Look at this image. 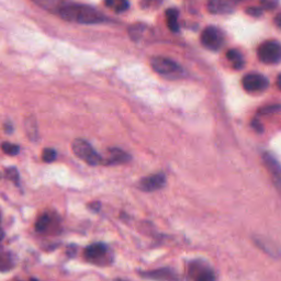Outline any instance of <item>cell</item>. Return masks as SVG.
<instances>
[{"label": "cell", "instance_id": "obj_16", "mask_svg": "<svg viewBox=\"0 0 281 281\" xmlns=\"http://www.w3.org/2000/svg\"><path fill=\"white\" fill-rule=\"evenodd\" d=\"M179 12L175 8H170L166 10V22L170 30L172 32L179 31Z\"/></svg>", "mask_w": 281, "mask_h": 281}, {"label": "cell", "instance_id": "obj_7", "mask_svg": "<svg viewBox=\"0 0 281 281\" xmlns=\"http://www.w3.org/2000/svg\"><path fill=\"white\" fill-rule=\"evenodd\" d=\"M242 85H243L246 92H248L250 94L262 92L268 89L269 80L266 76H264L262 74L252 72V74H247L243 77Z\"/></svg>", "mask_w": 281, "mask_h": 281}, {"label": "cell", "instance_id": "obj_10", "mask_svg": "<svg viewBox=\"0 0 281 281\" xmlns=\"http://www.w3.org/2000/svg\"><path fill=\"white\" fill-rule=\"evenodd\" d=\"M166 178L164 174H155L148 177L143 178L138 184V188L145 192H153L165 186Z\"/></svg>", "mask_w": 281, "mask_h": 281}, {"label": "cell", "instance_id": "obj_8", "mask_svg": "<svg viewBox=\"0 0 281 281\" xmlns=\"http://www.w3.org/2000/svg\"><path fill=\"white\" fill-rule=\"evenodd\" d=\"M150 64L156 72L164 76H172L182 72V67L175 60L162 58V56H156V58L152 60Z\"/></svg>", "mask_w": 281, "mask_h": 281}, {"label": "cell", "instance_id": "obj_1", "mask_svg": "<svg viewBox=\"0 0 281 281\" xmlns=\"http://www.w3.org/2000/svg\"><path fill=\"white\" fill-rule=\"evenodd\" d=\"M58 14L62 19L82 24H97L106 20L100 11L86 4H64Z\"/></svg>", "mask_w": 281, "mask_h": 281}, {"label": "cell", "instance_id": "obj_2", "mask_svg": "<svg viewBox=\"0 0 281 281\" xmlns=\"http://www.w3.org/2000/svg\"><path fill=\"white\" fill-rule=\"evenodd\" d=\"M72 148L78 158L87 162L88 165L98 166L104 164V158L101 157V155H99L90 145V143H88L85 140H75L72 144Z\"/></svg>", "mask_w": 281, "mask_h": 281}, {"label": "cell", "instance_id": "obj_22", "mask_svg": "<svg viewBox=\"0 0 281 281\" xmlns=\"http://www.w3.org/2000/svg\"><path fill=\"white\" fill-rule=\"evenodd\" d=\"M58 157V153L54 148H46L42 153V158L46 162H52Z\"/></svg>", "mask_w": 281, "mask_h": 281}, {"label": "cell", "instance_id": "obj_20", "mask_svg": "<svg viewBox=\"0 0 281 281\" xmlns=\"http://www.w3.org/2000/svg\"><path fill=\"white\" fill-rule=\"evenodd\" d=\"M34 2L41 6V7L46 8L48 10H54L56 12H58L60 8L64 4V2H60L58 0H34Z\"/></svg>", "mask_w": 281, "mask_h": 281}, {"label": "cell", "instance_id": "obj_6", "mask_svg": "<svg viewBox=\"0 0 281 281\" xmlns=\"http://www.w3.org/2000/svg\"><path fill=\"white\" fill-rule=\"evenodd\" d=\"M262 162L269 175H270L274 187L276 188L277 192L281 196V164L276 160V157L272 153H268V152H265L262 154Z\"/></svg>", "mask_w": 281, "mask_h": 281}, {"label": "cell", "instance_id": "obj_17", "mask_svg": "<svg viewBox=\"0 0 281 281\" xmlns=\"http://www.w3.org/2000/svg\"><path fill=\"white\" fill-rule=\"evenodd\" d=\"M26 133L32 142H36L38 138V130L36 120L33 116H29L26 120Z\"/></svg>", "mask_w": 281, "mask_h": 281}, {"label": "cell", "instance_id": "obj_23", "mask_svg": "<svg viewBox=\"0 0 281 281\" xmlns=\"http://www.w3.org/2000/svg\"><path fill=\"white\" fill-rule=\"evenodd\" d=\"M278 112H281V104L267 106L265 108L260 110V114H278Z\"/></svg>", "mask_w": 281, "mask_h": 281}, {"label": "cell", "instance_id": "obj_30", "mask_svg": "<svg viewBox=\"0 0 281 281\" xmlns=\"http://www.w3.org/2000/svg\"><path fill=\"white\" fill-rule=\"evenodd\" d=\"M277 85L279 87V89L281 90V74L278 76V80H277Z\"/></svg>", "mask_w": 281, "mask_h": 281}, {"label": "cell", "instance_id": "obj_26", "mask_svg": "<svg viewBox=\"0 0 281 281\" xmlns=\"http://www.w3.org/2000/svg\"><path fill=\"white\" fill-rule=\"evenodd\" d=\"M262 6L266 9H274L277 6V0H262Z\"/></svg>", "mask_w": 281, "mask_h": 281}, {"label": "cell", "instance_id": "obj_13", "mask_svg": "<svg viewBox=\"0 0 281 281\" xmlns=\"http://www.w3.org/2000/svg\"><path fill=\"white\" fill-rule=\"evenodd\" d=\"M54 224V218L50 213H44L38 218L36 223V231L38 233H46Z\"/></svg>", "mask_w": 281, "mask_h": 281}, {"label": "cell", "instance_id": "obj_25", "mask_svg": "<svg viewBox=\"0 0 281 281\" xmlns=\"http://www.w3.org/2000/svg\"><path fill=\"white\" fill-rule=\"evenodd\" d=\"M162 0H142L140 4L144 9H156L158 8Z\"/></svg>", "mask_w": 281, "mask_h": 281}, {"label": "cell", "instance_id": "obj_31", "mask_svg": "<svg viewBox=\"0 0 281 281\" xmlns=\"http://www.w3.org/2000/svg\"><path fill=\"white\" fill-rule=\"evenodd\" d=\"M4 238V230L2 228H0V242H2Z\"/></svg>", "mask_w": 281, "mask_h": 281}, {"label": "cell", "instance_id": "obj_11", "mask_svg": "<svg viewBox=\"0 0 281 281\" xmlns=\"http://www.w3.org/2000/svg\"><path fill=\"white\" fill-rule=\"evenodd\" d=\"M236 7L235 0H209L208 10L214 14H228Z\"/></svg>", "mask_w": 281, "mask_h": 281}, {"label": "cell", "instance_id": "obj_9", "mask_svg": "<svg viewBox=\"0 0 281 281\" xmlns=\"http://www.w3.org/2000/svg\"><path fill=\"white\" fill-rule=\"evenodd\" d=\"M188 274L191 279L198 281H210L216 279V274L206 262H191L188 265Z\"/></svg>", "mask_w": 281, "mask_h": 281}, {"label": "cell", "instance_id": "obj_28", "mask_svg": "<svg viewBox=\"0 0 281 281\" xmlns=\"http://www.w3.org/2000/svg\"><path fill=\"white\" fill-rule=\"evenodd\" d=\"M247 12H248L250 14H252V16H260V9H255V8H250V9H248L247 10Z\"/></svg>", "mask_w": 281, "mask_h": 281}, {"label": "cell", "instance_id": "obj_19", "mask_svg": "<svg viewBox=\"0 0 281 281\" xmlns=\"http://www.w3.org/2000/svg\"><path fill=\"white\" fill-rule=\"evenodd\" d=\"M14 260L8 252L0 250V270L7 272L14 267Z\"/></svg>", "mask_w": 281, "mask_h": 281}, {"label": "cell", "instance_id": "obj_18", "mask_svg": "<svg viewBox=\"0 0 281 281\" xmlns=\"http://www.w3.org/2000/svg\"><path fill=\"white\" fill-rule=\"evenodd\" d=\"M104 4L106 7L114 10V12H124L128 9V0H106Z\"/></svg>", "mask_w": 281, "mask_h": 281}, {"label": "cell", "instance_id": "obj_3", "mask_svg": "<svg viewBox=\"0 0 281 281\" xmlns=\"http://www.w3.org/2000/svg\"><path fill=\"white\" fill-rule=\"evenodd\" d=\"M258 58L262 63L274 65L281 62V44L277 41H266L258 48Z\"/></svg>", "mask_w": 281, "mask_h": 281}, {"label": "cell", "instance_id": "obj_15", "mask_svg": "<svg viewBox=\"0 0 281 281\" xmlns=\"http://www.w3.org/2000/svg\"><path fill=\"white\" fill-rule=\"evenodd\" d=\"M142 276L148 279H157V280H172L176 279V276L170 269H158V270L148 272L143 274Z\"/></svg>", "mask_w": 281, "mask_h": 281}, {"label": "cell", "instance_id": "obj_27", "mask_svg": "<svg viewBox=\"0 0 281 281\" xmlns=\"http://www.w3.org/2000/svg\"><path fill=\"white\" fill-rule=\"evenodd\" d=\"M252 126L255 128V130L257 131V132H262L264 131V128H262V123L258 121L257 119H254L252 121Z\"/></svg>", "mask_w": 281, "mask_h": 281}, {"label": "cell", "instance_id": "obj_32", "mask_svg": "<svg viewBox=\"0 0 281 281\" xmlns=\"http://www.w3.org/2000/svg\"><path fill=\"white\" fill-rule=\"evenodd\" d=\"M0 177H2V175H0Z\"/></svg>", "mask_w": 281, "mask_h": 281}, {"label": "cell", "instance_id": "obj_4", "mask_svg": "<svg viewBox=\"0 0 281 281\" xmlns=\"http://www.w3.org/2000/svg\"><path fill=\"white\" fill-rule=\"evenodd\" d=\"M86 260L94 264H106L111 262V252L109 247L104 243H94L86 247L85 252Z\"/></svg>", "mask_w": 281, "mask_h": 281}, {"label": "cell", "instance_id": "obj_21", "mask_svg": "<svg viewBox=\"0 0 281 281\" xmlns=\"http://www.w3.org/2000/svg\"><path fill=\"white\" fill-rule=\"evenodd\" d=\"M2 150L4 152V153L7 154V155H10V156L16 155V154L19 153V150H20L18 145L11 144V143H8V142L2 143Z\"/></svg>", "mask_w": 281, "mask_h": 281}, {"label": "cell", "instance_id": "obj_5", "mask_svg": "<svg viewBox=\"0 0 281 281\" xmlns=\"http://www.w3.org/2000/svg\"><path fill=\"white\" fill-rule=\"evenodd\" d=\"M201 43L210 50H221L224 44L223 32L216 26H208L201 34Z\"/></svg>", "mask_w": 281, "mask_h": 281}, {"label": "cell", "instance_id": "obj_14", "mask_svg": "<svg viewBox=\"0 0 281 281\" xmlns=\"http://www.w3.org/2000/svg\"><path fill=\"white\" fill-rule=\"evenodd\" d=\"M228 60L231 62V64L233 66L234 70H242L245 66V60L244 56L238 50H228L226 53Z\"/></svg>", "mask_w": 281, "mask_h": 281}, {"label": "cell", "instance_id": "obj_29", "mask_svg": "<svg viewBox=\"0 0 281 281\" xmlns=\"http://www.w3.org/2000/svg\"><path fill=\"white\" fill-rule=\"evenodd\" d=\"M274 24H276L279 29H281V11L276 16V18H274Z\"/></svg>", "mask_w": 281, "mask_h": 281}, {"label": "cell", "instance_id": "obj_12", "mask_svg": "<svg viewBox=\"0 0 281 281\" xmlns=\"http://www.w3.org/2000/svg\"><path fill=\"white\" fill-rule=\"evenodd\" d=\"M130 155L120 148H111L109 150V157L104 160V165H120L130 160Z\"/></svg>", "mask_w": 281, "mask_h": 281}, {"label": "cell", "instance_id": "obj_24", "mask_svg": "<svg viewBox=\"0 0 281 281\" xmlns=\"http://www.w3.org/2000/svg\"><path fill=\"white\" fill-rule=\"evenodd\" d=\"M6 176L12 180L14 184H19V172L14 167H10L6 170Z\"/></svg>", "mask_w": 281, "mask_h": 281}]
</instances>
